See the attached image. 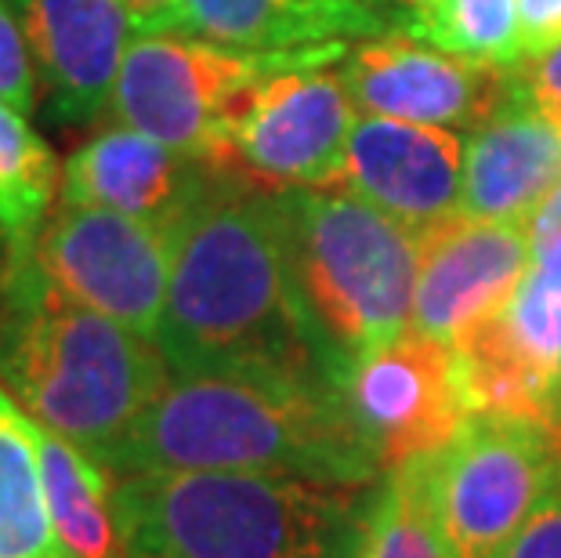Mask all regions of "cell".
Returning <instances> with one entry per match:
<instances>
[{"mask_svg": "<svg viewBox=\"0 0 561 558\" xmlns=\"http://www.w3.org/2000/svg\"><path fill=\"white\" fill-rule=\"evenodd\" d=\"M157 349L171 374H290L341 388V366L297 291L276 189L214 171L171 232Z\"/></svg>", "mask_w": 561, "mask_h": 558, "instance_id": "obj_1", "label": "cell"}, {"mask_svg": "<svg viewBox=\"0 0 561 558\" xmlns=\"http://www.w3.org/2000/svg\"><path fill=\"white\" fill-rule=\"evenodd\" d=\"M214 168L167 149L135 127L110 124L66 160L62 204L105 207L174 232L210 185Z\"/></svg>", "mask_w": 561, "mask_h": 558, "instance_id": "obj_16", "label": "cell"}, {"mask_svg": "<svg viewBox=\"0 0 561 558\" xmlns=\"http://www.w3.org/2000/svg\"><path fill=\"white\" fill-rule=\"evenodd\" d=\"M113 479L163 471L294 475L377 486L385 465L337 385L290 374H171L105 460Z\"/></svg>", "mask_w": 561, "mask_h": 558, "instance_id": "obj_2", "label": "cell"}, {"mask_svg": "<svg viewBox=\"0 0 561 558\" xmlns=\"http://www.w3.org/2000/svg\"><path fill=\"white\" fill-rule=\"evenodd\" d=\"M352 558H449L432 501V457L380 475Z\"/></svg>", "mask_w": 561, "mask_h": 558, "instance_id": "obj_22", "label": "cell"}, {"mask_svg": "<svg viewBox=\"0 0 561 558\" xmlns=\"http://www.w3.org/2000/svg\"><path fill=\"white\" fill-rule=\"evenodd\" d=\"M363 4H374V8H377V4H380V0H363Z\"/></svg>", "mask_w": 561, "mask_h": 558, "instance_id": "obj_32", "label": "cell"}, {"mask_svg": "<svg viewBox=\"0 0 561 558\" xmlns=\"http://www.w3.org/2000/svg\"><path fill=\"white\" fill-rule=\"evenodd\" d=\"M297 291L341 377L410 330L421 236L344 189H276Z\"/></svg>", "mask_w": 561, "mask_h": 558, "instance_id": "obj_5", "label": "cell"}, {"mask_svg": "<svg viewBox=\"0 0 561 558\" xmlns=\"http://www.w3.org/2000/svg\"><path fill=\"white\" fill-rule=\"evenodd\" d=\"M558 182L561 130L515 84V94L463 138L460 215L525 225Z\"/></svg>", "mask_w": 561, "mask_h": 558, "instance_id": "obj_17", "label": "cell"}, {"mask_svg": "<svg viewBox=\"0 0 561 558\" xmlns=\"http://www.w3.org/2000/svg\"><path fill=\"white\" fill-rule=\"evenodd\" d=\"M47 508L66 558H127L113 512V475L69 439L37 424Z\"/></svg>", "mask_w": 561, "mask_h": 558, "instance_id": "obj_19", "label": "cell"}, {"mask_svg": "<svg viewBox=\"0 0 561 558\" xmlns=\"http://www.w3.org/2000/svg\"><path fill=\"white\" fill-rule=\"evenodd\" d=\"M341 396L385 471L438 454L468 418L457 349L413 327L359 355L341 377Z\"/></svg>", "mask_w": 561, "mask_h": 558, "instance_id": "obj_10", "label": "cell"}, {"mask_svg": "<svg viewBox=\"0 0 561 558\" xmlns=\"http://www.w3.org/2000/svg\"><path fill=\"white\" fill-rule=\"evenodd\" d=\"M377 486L163 471L113 479L127 558H352Z\"/></svg>", "mask_w": 561, "mask_h": 558, "instance_id": "obj_4", "label": "cell"}, {"mask_svg": "<svg viewBox=\"0 0 561 558\" xmlns=\"http://www.w3.org/2000/svg\"><path fill=\"white\" fill-rule=\"evenodd\" d=\"M561 486V439L540 418L468 413L432 454V501L449 558H500Z\"/></svg>", "mask_w": 561, "mask_h": 558, "instance_id": "obj_7", "label": "cell"}, {"mask_svg": "<svg viewBox=\"0 0 561 558\" xmlns=\"http://www.w3.org/2000/svg\"><path fill=\"white\" fill-rule=\"evenodd\" d=\"M344 55V44L308 52H232L182 33H138L124 55L113 113L116 124L221 171L232 121L250 88L283 69L333 62Z\"/></svg>", "mask_w": 561, "mask_h": 558, "instance_id": "obj_6", "label": "cell"}, {"mask_svg": "<svg viewBox=\"0 0 561 558\" xmlns=\"http://www.w3.org/2000/svg\"><path fill=\"white\" fill-rule=\"evenodd\" d=\"M402 33L438 52L493 66H518L525 58L518 0H435L402 15Z\"/></svg>", "mask_w": 561, "mask_h": 558, "instance_id": "obj_23", "label": "cell"}, {"mask_svg": "<svg viewBox=\"0 0 561 558\" xmlns=\"http://www.w3.org/2000/svg\"><path fill=\"white\" fill-rule=\"evenodd\" d=\"M540 421L561 439V363H558V371H554V377H551V385H547V391H543Z\"/></svg>", "mask_w": 561, "mask_h": 558, "instance_id": "obj_30", "label": "cell"}, {"mask_svg": "<svg viewBox=\"0 0 561 558\" xmlns=\"http://www.w3.org/2000/svg\"><path fill=\"white\" fill-rule=\"evenodd\" d=\"M529 261L533 243L522 221L453 215L421 236L410 327L457 344L511 301Z\"/></svg>", "mask_w": 561, "mask_h": 558, "instance_id": "obj_13", "label": "cell"}, {"mask_svg": "<svg viewBox=\"0 0 561 558\" xmlns=\"http://www.w3.org/2000/svg\"><path fill=\"white\" fill-rule=\"evenodd\" d=\"M341 189L424 236L460 215L463 138L446 127L363 113L348 138Z\"/></svg>", "mask_w": 561, "mask_h": 558, "instance_id": "obj_14", "label": "cell"}, {"mask_svg": "<svg viewBox=\"0 0 561 558\" xmlns=\"http://www.w3.org/2000/svg\"><path fill=\"white\" fill-rule=\"evenodd\" d=\"M500 558H561V486L547 497L525 529L507 544Z\"/></svg>", "mask_w": 561, "mask_h": 558, "instance_id": "obj_26", "label": "cell"}, {"mask_svg": "<svg viewBox=\"0 0 561 558\" xmlns=\"http://www.w3.org/2000/svg\"><path fill=\"white\" fill-rule=\"evenodd\" d=\"M0 558H66L47 508L37 421L0 388Z\"/></svg>", "mask_w": 561, "mask_h": 558, "instance_id": "obj_20", "label": "cell"}, {"mask_svg": "<svg viewBox=\"0 0 561 558\" xmlns=\"http://www.w3.org/2000/svg\"><path fill=\"white\" fill-rule=\"evenodd\" d=\"M525 58L561 44V0H518Z\"/></svg>", "mask_w": 561, "mask_h": 558, "instance_id": "obj_27", "label": "cell"}, {"mask_svg": "<svg viewBox=\"0 0 561 558\" xmlns=\"http://www.w3.org/2000/svg\"><path fill=\"white\" fill-rule=\"evenodd\" d=\"M396 4H399L402 15H410V11H421V8H427V4H435V0H396Z\"/></svg>", "mask_w": 561, "mask_h": 558, "instance_id": "obj_31", "label": "cell"}, {"mask_svg": "<svg viewBox=\"0 0 561 558\" xmlns=\"http://www.w3.org/2000/svg\"><path fill=\"white\" fill-rule=\"evenodd\" d=\"M453 349L468 413L540 418L543 391L561 363V240L533 247L511 301Z\"/></svg>", "mask_w": 561, "mask_h": 558, "instance_id": "obj_12", "label": "cell"}, {"mask_svg": "<svg viewBox=\"0 0 561 558\" xmlns=\"http://www.w3.org/2000/svg\"><path fill=\"white\" fill-rule=\"evenodd\" d=\"M171 254L174 240L160 225L80 204H58L37 240V261L58 291L149 341L167 308Z\"/></svg>", "mask_w": 561, "mask_h": 558, "instance_id": "obj_9", "label": "cell"}, {"mask_svg": "<svg viewBox=\"0 0 561 558\" xmlns=\"http://www.w3.org/2000/svg\"><path fill=\"white\" fill-rule=\"evenodd\" d=\"M0 382L41 429L105 468L171 366L157 341L73 301L30 258L0 269Z\"/></svg>", "mask_w": 561, "mask_h": 558, "instance_id": "obj_3", "label": "cell"}, {"mask_svg": "<svg viewBox=\"0 0 561 558\" xmlns=\"http://www.w3.org/2000/svg\"><path fill=\"white\" fill-rule=\"evenodd\" d=\"M0 102L26 116L37 105L33 52L11 0H0Z\"/></svg>", "mask_w": 561, "mask_h": 558, "instance_id": "obj_24", "label": "cell"}, {"mask_svg": "<svg viewBox=\"0 0 561 558\" xmlns=\"http://www.w3.org/2000/svg\"><path fill=\"white\" fill-rule=\"evenodd\" d=\"M37 58L44 110L51 124H91L113 110L130 47L124 0H11Z\"/></svg>", "mask_w": 561, "mask_h": 558, "instance_id": "obj_15", "label": "cell"}, {"mask_svg": "<svg viewBox=\"0 0 561 558\" xmlns=\"http://www.w3.org/2000/svg\"><path fill=\"white\" fill-rule=\"evenodd\" d=\"M62 193V168L26 116L0 102V247L4 265L37 258V240Z\"/></svg>", "mask_w": 561, "mask_h": 558, "instance_id": "obj_21", "label": "cell"}, {"mask_svg": "<svg viewBox=\"0 0 561 558\" xmlns=\"http://www.w3.org/2000/svg\"><path fill=\"white\" fill-rule=\"evenodd\" d=\"M525 229H529L533 247H547V243L561 240V182L547 193L543 204L533 210V218L525 221Z\"/></svg>", "mask_w": 561, "mask_h": 558, "instance_id": "obj_29", "label": "cell"}, {"mask_svg": "<svg viewBox=\"0 0 561 558\" xmlns=\"http://www.w3.org/2000/svg\"><path fill=\"white\" fill-rule=\"evenodd\" d=\"M388 19L363 0H182V37L232 52H308L385 37Z\"/></svg>", "mask_w": 561, "mask_h": 558, "instance_id": "obj_18", "label": "cell"}, {"mask_svg": "<svg viewBox=\"0 0 561 558\" xmlns=\"http://www.w3.org/2000/svg\"><path fill=\"white\" fill-rule=\"evenodd\" d=\"M515 73L536 110L561 130V44L547 47L540 55L522 58L515 66Z\"/></svg>", "mask_w": 561, "mask_h": 558, "instance_id": "obj_25", "label": "cell"}, {"mask_svg": "<svg viewBox=\"0 0 561 558\" xmlns=\"http://www.w3.org/2000/svg\"><path fill=\"white\" fill-rule=\"evenodd\" d=\"M352 127L355 102L341 69H283L247 91L221 174L265 189H341Z\"/></svg>", "mask_w": 561, "mask_h": 558, "instance_id": "obj_8", "label": "cell"}, {"mask_svg": "<svg viewBox=\"0 0 561 558\" xmlns=\"http://www.w3.org/2000/svg\"><path fill=\"white\" fill-rule=\"evenodd\" d=\"M341 80L355 110L446 130H474L485 124L518 84L515 66L460 58L405 33L374 37L348 52Z\"/></svg>", "mask_w": 561, "mask_h": 558, "instance_id": "obj_11", "label": "cell"}, {"mask_svg": "<svg viewBox=\"0 0 561 558\" xmlns=\"http://www.w3.org/2000/svg\"><path fill=\"white\" fill-rule=\"evenodd\" d=\"M138 33H174L182 19V0H124Z\"/></svg>", "mask_w": 561, "mask_h": 558, "instance_id": "obj_28", "label": "cell"}]
</instances>
